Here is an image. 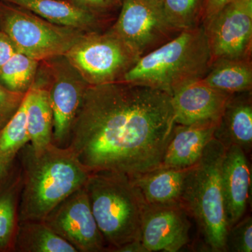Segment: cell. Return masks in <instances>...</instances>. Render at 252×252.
<instances>
[{
  "label": "cell",
  "mask_w": 252,
  "mask_h": 252,
  "mask_svg": "<svg viewBox=\"0 0 252 252\" xmlns=\"http://www.w3.org/2000/svg\"><path fill=\"white\" fill-rule=\"evenodd\" d=\"M175 125L165 91L122 81L91 85L67 147L91 172L135 177L160 166Z\"/></svg>",
  "instance_id": "obj_1"
},
{
  "label": "cell",
  "mask_w": 252,
  "mask_h": 252,
  "mask_svg": "<svg viewBox=\"0 0 252 252\" xmlns=\"http://www.w3.org/2000/svg\"><path fill=\"white\" fill-rule=\"evenodd\" d=\"M17 158L23 173L19 223L44 220L63 200L85 187L91 174L70 149L52 142L40 149L28 143Z\"/></svg>",
  "instance_id": "obj_2"
},
{
  "label": "cell",
  "mask_w": 252,
  "mask_h": 252,
  "mask_svg": "<svg viewBox=\"0 0 252 252\" xmlns=\"http://www.w3.org/2000/svg\"><path fill=\"white\" fill-rule=\"evenodd\" d=\"M212 65L211 52L202 24L181 32L171 40L144 55L121 81L172 94L182 86L203 79Z\"/></svg>",
  "instance_id": "obj_3"
},
{
  "label": "cell",
  "mask_w": 252,
  "mask_h": 252,
  "mask_svg": "<svg viewBox=\"0 0 252 252\" xmlns=\"http://www.w3.org/2000/svg\"><path fill=\"white\" fill-rule=\"evenodd\" d=\"M86 190L93 215L108 252L140 240L147 203L130 176L123 172H91Z\"/></svg>",
  "instance_id": "obj_4"
},
{
  "label": "cell",
  "mask_w": 252,
  "mask_h": 252,
  "mask_svg": "<svg viewBox=\"0 0 252 252\" xmlns=\"http://www.w3.org/2000/svg\"><path fill=\"white\" fill-rule=\"evenodd\" d=\"M225 147L214 137L200 160L189 168L180 203L196 220L212 252H226L228 228L221 184Z\"/></svg>",
  "instance_id": "obj_5"
},
{
  "label": "cell",
  "mask_w": 252,
  "mask_h": 252,
  "mask_svg": "<svg viewBox=\"0 0 252 252\" xmlns=\"http://www.w3.org/2000/svg\"><path fill=\"white\" fill-rule=\"evenodd\" d=\"M0 28L18 51L39 60L66 54L80 38L0 3Z\"/></svg>",
  "instance_id": "obj_6"
},
{
  "label": "cell",
  "mask_w": 252,
  "mask_h": 252,
  "mask_svg": "<svg viewBox=\"0 0 252 252\" xmlns=\"http://www.w3.org/2000/svg\"><path fill=\"white\" fill-rule=\"evenodd\" d=\"M66 55L91 85L117 81L139 59L113 34L79 39Z\"/></svg>",
  "instance_id": "obj_7"
},
{
  "label": "cell",
  "mask_w": 252,
  "mask_h": 252,
  "mask_svg": "<svg viewBox=\"0 0 252 252\" xmlns=\"http://www.w3.org/2000/svg\"><path fill=\"white\" fill-rule=\"evenodd\" d=\"M180 32L167 21L161 6L145 0H124L112 34L140 59Z\"/></svg>",
  "instance_id": "obj_8"
},
{
  "label": "cell",
  "mask_w": 252,
  "mask_h": 252,
  "mask_svg": "<svg viewBox=\"0 0 252 252\" xmlns=\"http://www.w3.org/2000/svg\"><path fill=\"white\" fill-rule=\"evenodd\" d=\"M212 64L251 58L252 0H233L203 23Z\"/></svg>",
  "instance_id": "obj_9"
},
{
  "label": "cell",
  "mask_w": 252,
  "mask_h": 252,
  "mask_svg": "<svg viewBox=\"0 0 252 252\" xmlns=\"http://www.w3.org/2000/svg\"><path fill=\"white\" fill-rule=\"evenodd\" d=\"M44 220L77 252H108L93 215L86 186L63 200Z\"/></svg>",
  "instance_id": "obj_10"
},
{
  "label": "cell",
  "mask_w": 252,
  "mask_h": 252,
  "mask_svg": "<svg viewBox=\"0 0 252 252\" xmlns=\"http://www.w3.org/2000/svg\"><path fill=\"white\" fill-rule=\"evenodd\" d=\"M188 212L180 202L146 205L140 240L147 252H177L189 242Z\"/></svg>",
  "instance_id": "obj_11"
},
{
  "label": "cell",
  "mask_w": 252,
  "mask_h": 252,
  "mask_svg": "<svg viewBox=\"0 0 252 252\" xmlns=\"http://www.w3.org/2000/svg\"><path fill=\"white\" fill-rule=\"evenodd\" d=\"M233 95L210 87L201 79L182 86L171 94L175 124L218 125Z\"/></svg>",
  "instance_id": "obj_12"
},
{
  "label": "cell",
  "mask_w": 252,
  "mask_h": 252,
  "mask_svg": "<svg viewBox=\"0 0 252 252\" xmlns=\"http://www.w3.org/2000/svg\"><path fill=\"white\" fill-rule=\"evenodd\" d=\"M221 184L229 229L244 217L250 202L252 171L246 153L236 145L225 149Z\"/></svg>",
  "instance_id": "obj_13"
},
{
  "label": "cell",
  "mask_w": 252,
  "mask_h": 252,
  "mask_svg": "<svg viewBox=\"0 0 252 252\" xmlns=\"http://www.w3.org/2000/svg\"><path fill=\"white\" fill-rule=\"evenodd\" d=\"M217 127V124H175L160 167L188 169L193 166L214 138Z\"/></svg>",
  "instance_id": "obj_14"
},
{
  "label": "cell",
  "mask_w": 252,
  "mask_h": 252,
  "mask_svg": "<svg viewBox=\"0 0 252 252\" xmlns=\"http://www.w3.org/2000/svg\"><path fill=\"white\" fill-rule=\"evenodd\" d=\"M86 88L80 83L62 77L49 91L53 113L52 143L59 147H67L71 132L80 108Z\"/></svg>",
  "instance_id": "obj_15"
},
{
  "label": "cell",
  "mask_w": 252,
  "mask_h": 252,
  "mask_svg": "<svg viewBox=\"0 0 252 252\" xmlns=\"http://www.w3.org/2000/svg\"><path fill=\"white\" fill-rule=\"evenodd\" d=\"M214 137L225 148L236 145L245 153H250L252 147L251 91L232 96L220 117Z\"/></svg>",
  "instance_id": "obj_16"
},
{
  "label": "cell",
  "mask_w": 252,
  "mask_h": 252,
  "mask_svg": "<svg viewBox=\"0 0 252 252\" xmlns=\"http://www.w3.org/2000/svg\"><path fill=\"white\" fill-rule=\"evenodd\" d=\"M22 189V168L17 158L0 179V252L15 251Z\"/></svg>",
  "instance_id": "obj_17"
},
{
  "label": "cell",
  "mask_w": 252,
  "mask_h": 252,
  "mask_svg": "<svg viewBox=\"0 0 252 252\" xmlns=\"http://www.w3.org/2000/svg\"><path fill=\"white\" fill-rule=\"evenodd\" d=\"M188 169L159 167L132 177L149 205L180 202Z\"/></svg>",
  "instance_id": "obj_18"
},
{
  "label": "cell",
  "mask_w": 252,
  "mask_h": 252,
  "mask_svg": "<svg viewBox=\"0 0 252 252\" xmlns=\"http://www.w3.org/2000/svg\"><path fill=\"white\" fill-rule=\"evenodd\" d=\"M26 95L30 143L34 149L42 148L52 142L53 113L49 91L33 86L28 89Z\"/></svg>",
  "instance_id": "obj_19"
},
{
  "label": "cell",
  "mask_w": 252,
  "mask_h": 252,
  "mask_svg": "<svg viewBox=\"0 0 252 252\" xmlns=\"http://www.w3.org/2000/svg\"><path fill=\"white\" fill-rule=\"evenodd\" d=\"M201 80L210 87L227 94H234L251 91V58L217 61L212 64Z\"/></svg>",
  "instance_id": "obj_20"
},
{
  "label": "cell",
  "mask_w": 252,
  "mask_h": 252,
  "mask_svg": "<svg viewBox=\"0 0 252 252\" xmlns=\"http://www.w3.org/2000/svg\"><path fill=\"white\" fill-rule=\"evenodd\" d=\"M14 252H77L70 244L56 234L44 220L19 223Z\"/></svg>",
  "instance_id": "obj_21"
},
{
  "label": "cell",
  "mask_w": 252,
  "mask_h": 252,
  "mask_svg": "<svg viewBox=\"0 0 252 252\" xmlns=\"http://www.w3.org/2000/svg\"><path fill=\"white\" fill-rule=\"evenodd\" d=\"M27 95L14 116L0 129V179L9 172L21 149L30 143L27 129Z\"/></svg>",
  "instance_id": "obj_22"
},
{
  "label": "cell",
  "mask_w": 252,
  "mask_h": 252,
  "mask_svg": "<svg viewBox=\"0 0 252 252\" xmlns=\"http://www.w3.org/2000/svg\"><path fill=\"white\" fill-rule=\"evenodd\" d=\"M33 11L49 22L67 27L79 28L94 22L91 13L60 0H4Z\"/></svg>",
  "instance_id": "obj_23"
},
{
  "label": "cell",
  "mask_w": 252,
  "mask_h": 252,
  "mask_svg": "<svg viewBox=\"0 0 252 252\" xmlns=\"http://www.w3.org/2000/svg\"><path fill=\"white\" fill-rule=\"evenodd\" d=\"M37 61L17 51L0 68V80L9 90L26 93L35 73Z\"/></svg>",
  "instance_id": "obj_24"
},
{
  "label": "cell",
  "mask_w": 252,
  "mask_h": 252,
  "mask_svg": "<svg viewBox=\"0 0 252 252\" xmlns=\"http://www.w3.org/2000/svg\"><path fill=\"white\" fill-rule=\"evenodd\" d=\"M204 0H162V9L167 21L181 32L200 26Z\"/></svg>",
  "instance_id": "obj_25"
},
{
  "label": "cell",
  "mask_w": 252,
  "mask_h": 252,
  "mask_svg": "<svg viewBox=\"0 0 252 252\" xmlns=\"http://www.w3.org/2000/svg\"><path fill=\"white\" fill-rule=\"evenodd\" d=\"M226 251L252 252V219H241L228 230L226 238Z\"/></svg>",
  "instance_id": "obj_26"
},
{
  "label": "cell",
  "mask_w": 252,
  "mask_h": 252,
  "mask_svg": "<svg viewBox=\"0 0 252 252\" xmlns=\"http://www.w3.org/2000/svg\"><path fill=\"white\" fill-rule=\"evenodd\" d=\"M26 94L9 90L0 83V129L19 108Z\"/></svg>",
  "instance_id": "obj_27"
},
{
  "label": "cell",
  "mask_w": 252,
  "mask_h": 252,
  "mask_svg": "<svg viewBox=\"0 0 252 252\" xmlns=\"http://www.w3.org/2000/svg\"><path fill=\"white\" fill-rule=\"evenodd\" d=\"M17 51L9 36L4 32L0 31V68Z\"/></svg>",
  "instance_id": "obj_28"
},
{
  "label": "cell",
  "mask_w": 252,
  "mask_h": 252,
  "mask_svg": "<svg viewBox=\"0 0 252 252\" xmlns=\"http://www.w3.org/2000/svg\"><path fill=\"white\" fill-rule=\"evenodd\" d=\"M233 0H205L204 4L203 23L216 14L220 9Z\"/></svg>",
  "instance_id": "obj_29"
},
{
  "label": "cell",
  "mask_w": 252,
  "mask_h": 252,
  "mask_svg": "<svg viewBox=\"0 0 252 252\" xmlns=\"http://www.w3.org/2000/svg\"><path fill=\"white\" fill-rule=\"evenodd\" d=\"M116 252H147L140 240H136L118 249Z\"/></svg>",
  "instance_id": "obj_30"
},
{
  "label": "cell",
  "mask_w": 252,
  "mask_h": 252,
  "mask_svg": "<svg viewBox=\"0 0 252 252\" xmlns=\"http://www.w3.org/2000/svg\"><path fill=\"white\" fill-rule=\"evenodd\" d=\"M85 4L97 7H104L112 3V0H81Z\"/></svg>",
  "instance_id": "obj_31"
},
{
  "label": "cell",
  "mask_w": 252,
  "mask_h": 252,
  "mask_svg": "<svg viewBox=\"0 0 252 252\" xmlns=\"http://www.w3.org/2000/svg\"><path fill=\"white\" fill-rule=\"evenodd\" d=\"M145 1H149V2L152 3V4H155L159 5V6H162V0H145Z\"/></svg>",
  "instance_id": "obj_32"
}]
</instances>
